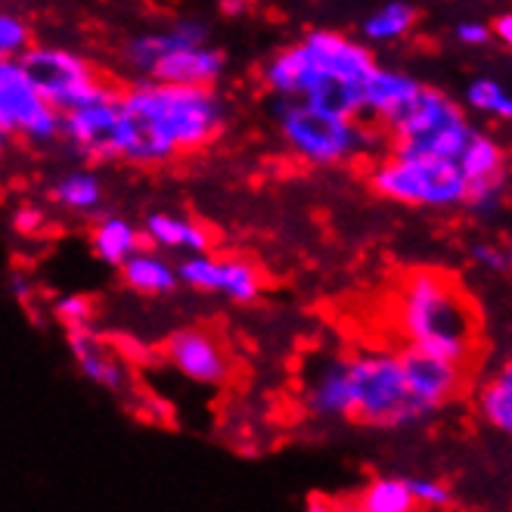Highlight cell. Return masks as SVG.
<instances>
[{"mask_svg":"<svg viewBox=\"0 0 512 512\" xmlns=\"http://www.w3.org/2000/svg\"><path fill=\"white\" fill-rule=\"evenodd\" d=\"M401 342L472 367L481 351V314L466 286L447 270H407L395 292Z\"/></svg>","mask_w":512,"mask_h":512,"instance_id":"1","label":"cell"},{"mask_svg":"<svg viewBox=\"0 0 512 512\" xmlns=\"http://www.w3.org/2000/svg\"><path fill=\"white\" fill-rule=\"evenodd\" d=\"M122 109L140 128L134 162H168L177 153H196L224 128V109L212 87L199 84H137L122 94Z\"/></svg>","mask_w":512,"mask_h":512,"instance_id":"2","label":"cell"},{"mask_svg":"<svg viewBox=\"0 0 512 512\" xmlns=\"http://www.w3.org/2000/svg\"><path fill=\"white\" fill-rule=\"evenodd\" d=\"M348 367L354 382V423L398 429L432 416L429 407L416 398L398 348L357 351L348 357Z\"/></svg>","mask_w":512,"mask_h":512,"instance_id":"3","label":"cell"},{"mask_svg":"<svg viewBox=\"0 0 512 512\" xmlns=\"http://www.w3.org/2000/svg\"><path fill=\"white\" fill-rule=\"evenodd\" d=\"M370 187L404 205H463L469 193V177L460 162L419 156V153H391L370 171Z\"/></svg>","mask_w":512,"mask_h":512,"instance_id":"4","label":"cell"},{"mask_svg":"<svg viewBox=\"0 0 512 512\" xmlns=\"http://www.w3.org/2000/svg\"><path fill=\"white\" fill-rule=\"evenodd\" d=\"M274 115L280 118L289 146L314 165L348 162L367 146V131L360 128L357 118L317 109L305 100L280 97L274 103Z\"/></svg>","mask_w":512,"mask_h":512,"instance_id":"5","label":"cell"},{"mask_svg":"<svg viewBox=\"0 0 512 512\" xmlns=\"http://www.w3.org/2000/svg\"><path fill=\"white\" fill-rule=\"evenodd\" d=\"M0 131L19 134L28 143H50L63 134V112L44 97L16 56H4L0 63Z\"/></svg>","mask_w":512,"mask_h":512,"instance_id":"6","label":"cell"},{"mask_svg":"<svg viewBox=\"0 0 512 512\" xmlns=\"http://www.w3.org/2000/svg\"><path fill=\"white\" fill-rule=\"evenodd\" d=\"M22 66L28 69L38 81V87L44 90V97L59 109L69 112L87 103H97L106 97H115L118 90L103 84L94 69H90L87 59L69 53V50H56V47H38V50H25Z\"/></svg>","mask_w":512,"mask_h":512,"instance_id":"7","label":"cell"},{"mask_svg":"<svg viewBox=\"0 0 512 512\" xmlns=\"http://www.w3.org/2000/svg\"><path fill=\"white\" fill-rule=\"evenodd\" d=\"M162 354L171 367H177L187 379L202 385H224L236 370L227 342L212 326L177 329V333L165 339Z\"/></svg>","mask_w":512,"mask_h":512,"instance_id":"8","label":"cell"},{"mask_svg":"<svg viewBox=\"0 0 512 512\" xmlns=\"http://www.w3.org/2000/svg\"><path fill=\"white\" fill-rule=\"evenodd\" d=\"M398 354H401V364L407 370V379L416 391V398L429 407V413H435L447 401H454L463 391L469 367L457 364V360L432 354L413 342H401Z\"/></svg>","mask_w":512,"mask_h":512,"instance_id":"9","label":"cell"},{"mask_svg":"<svg viewBox=\"0 0 512 512\" xmlns=\"http://www.w3.org/2000/svg\"><path fill=\"white\" fill-rule=\"evenodd\" d=\"M122 115V94L63 112V134L94 159H109V137Z\"/></svg>","mask_w":512,"mask_h":512,"instance_id":"10","label":"cell"},{"mask_svg":"<svg viewBox=\"0 0 512 512\" xmlns=\"http://www.w3.org/2000/svg\"><path fill=\"white\" fill-rule=\"evenodd\" d=\"M423 84L410 75L401 72H388V69H373V75L364 84V94H367V118L373 122L391 128L398 118L423 97Z\"/></svg>","mask_w":512,"mask_h":512,"instance_id":"11","label":"cell"},{"mask_svg":"<svg viewBox=\"0 0 512 512\" xmlns=\"http://www.w3.org/2000/svg\"><path fill=\"white\" fill-rule=\"evenodd\" d=\"M308 404L317 416H348L354 413V382L348 357H329L320 360L311 385H308Z\"/></svg>","mask_w":512,"mask_h":512,"instance_id":"12","label":"cell"},{"mask_svg":"<svg viewBox=\"0 0 512 512\" xmlns=\"http://www.w3.org/2000/svg\"><path fill=\"white\" fill-rule=\"evenodd\" d=\"M224 72V53L212 47H190V50H174L162 56L149 72L153 81L165 84H199L212 87Z\"/></svg>","mask_w":512,"mask_h":512,"instance_id":"13","label":"cell"},{"mask_svg":"<svg viewBox=\"0 0 512 512\" xmlns=\"http://www.w3.org/2000/svg\"><path fill=\"white\" fill-rule=\"evenodd\" d=\"M463 109L454 103V100H447L444 94H438V90H423V97H419L395 125H391V143H401V140H419V137H426L450 122H463Z\"/></svg>","mask_w":512,"mask_h":512,"instance_id":"14","label":"cell"},{"mask_svg":"<svg viewBox=\"0 0 512 512\" xmlns=\"http://www.w3.org/2000/svg\"><path fill=\"white\" fill-rule=\"evenodd\" d=\"M69 348L78 360V367L87 379H94L106 388H125V364L122 357L112 354L106 348V342L100 336H94V329L90 326H78V329H69Z\"/></svg>","mask_w":512,"mask_h":512,"instance_id":"15","label":"cell"},{"mask_svg":"<svg viewBox=\"0 0 512 512\" xmlns=\"http://www.w3.org/2000/svg\"><path fill=\"white\" fill-rule=\"evenodd\" d=\"M190 47H205V28L199 22H180V25L171 28V32L143 35V38L128 44L125 59L131 63L134 72L149 75L162 56H168L174 50H190Z\"/></svg>","mask_w":512,"mask_h":512,"instance_id":"16","label":"cell"},{"mask_svg":"<svg viewBox=\"0 0 512 512\" xmlns=\"http://www.w3.org/2000/svg\"><path fill=\"white\" fill-rule=\"evenodd\" d=\"M143 236L153 243L156 249H196V252H208L215 246V233L208 230L202 221H184V218H174V215H149L143 224Z\"/></svg>","mask_w":512,"mask_h":512,"instance_id":"17","label":"cell"},{"mask_svg":"<svg viewBox=\"0 0 512 512\" xmlns=\"http://www.w3.org/2000/svg\"><path fill=\"white\" fill-rule=\"evenodd\" d=\"M122 280L128 283V289H134L140 295H168V292H174L180 274L156 255L134 252L122 264Z\"/></svg>","mask_w":512,"mask_h":512,"instance_id":"18","label":"cell"},{"mask_svg":"<svg viewBox=\"0 0 512 512\" xmlns=\"http://www.w3.org/2000/svg\"><path fill=\"white\" fill-rule=\"evenodd\" d=\"M354 509L364 512H413L416 497L410 491V481L401 478H373L370 485L357 494Z\"/></svg>","mask_w":512,"mask_h":512,"instance_id":"19","label":"cell"},{"mask_svg":"<svg viewBox=\"0 0 512 512\" xmlns=\"http://www.w3.org/2000/svg\"><path fill=\"white\" fill-rule=\"evenodd\" d=\"M140 249V233L125 218H106L94 230V252L100 261L122 267Z\"/></svg>","mask_w":512,"mask_h":512,"instance_id":"20","label":"cell"},{"mask_svg":"<svg viewBox=\"0 0 512 512\" xmlns=\"http://www.w3.org/2000/svg\"><path fill=\"white\" fill-rule=\"evenodd\" d=\"M416 22V10L410 4H401V0H391L379 13H373L364 22V38L385 44V41H398L404 38Z\"/></svg>","mask_w":512,"mask_h":512,"instance_id":"21","label":"cell"},{"mask_svg":"<svg viewBox=\"0 0 512 512\" xmlns=\"http://www.w3.org/2000/svg\"><path fill=\"white\" fill-rule=\"evenodd\" d=\"M478 407H481V416H485L494 429L512 435V373L500 370L485 388H481Z\"/></svg>","mask_w":512,"mask_h":512,"instance_id":"22","label":"cell"},{"mask_svg":"<svg viewBox=\"0 0 512 512\" xmlns=\"http://www.w3.org/2000/svg\"><path fill=\"white\" fill-rule=\"evenodd\" d=\"M264 286V274L246 258H224V280H221V292L230 295L239 305H249V301L258 298Z\"/></svg>","mask_w":512,"mask_h":512,"instance_id":"23","label":"cell"},{"mask_svg":"<svg viewBox=\"0 0 512 512\" xmlns=\"http://www.w3.org/2000/svg\"><path fill=\"white\" fill-rule=\"evenodd\" d=\"M509 190V174L506 168H497L491 174H481L469 180V193H466V208H472L475 215H491L500 208L503 196Z\"/></svg>","mask_w":512,"mask_h":512,"instance_id":"24","label":"cell"},{"mask_svg":"<svg viewBox=\"0 0 512 512\" xmlns=\"http://www.w3.org/2000/svg\"><path fill=\"white\" fill-rule=\"evenodd\" d=\"M460 165L466 171V177H481V174H491L497 168H506V159H503V149L497 140H491L488 134H472L469 146L463 149V156H460Z\"/></svg>","mask_w":512,"mask_h":512,"instance_id":"25","label":"cell"},{"mask_svg":"<svg viewBox=\"0 0 512 512\" xmlns=\"http://www.w3.org/2000/svg\"><path fill=\"white\" fill-rule=\"evenodd\" d=\"M53 199L72 212H90L100 202V180L94 174H69L56 184Z\"/></svg>","mask_w":512,"mask_h":512,"instance_id":"26","label":"cell"},{"mask_svg":"<svg viewBox=\"0 0 512 512\" xmlns=\"http://www.w3.org/2000/svg\"><path fill=\"white\" fill-rule=\"evenodd\" d=\"M180 280L187 286L199 289V292H221V280H224V258H212V255H193L184 264L177 267Z\"/></svg>","mask_w":512,"mask_h":512,"instance_id":"27","label":"cell"},{"mask_svg":"<svg viewBox=\"0 0 512 512\" xmlns=\"http://www.w3.org/2000/svg\"><path fill=\"white\" fill-rule=\"evenodd\" d=\"M466 103L478 112H491L494 118H500V122H509L512 118V97L491 78L472 81L466 90Z\"/></svg>","mask_w":512,"mask_h":512,"instance_id":"28","label":"cell"},{"mask_svg":"<svg viewBox=\"0 0 512 512\" xmlns=\"http://www.w3.org/2000/svg\"><path fill=\"white\" fill-rule=\"evenodd\" d=\"M32 44V35H28V25L16 16H0V53L4 56H22Z\"/></svg>","mask_w":512,"mask_h":512,"instance_id":"29","label":"cell"},{"mask_svg":"<svg viewBox=\"0 0 512 512\" xmlns=\"http://www.w3.org/2000/svg\"><path fill=\"white\" fill-rule=\"evenodd\" d=\"M56 317L63 320L66 329L90 326V320H94V301L87 295H69L63 301H56Z\"/></svg>","mask_w":512,"mask_h":512,"instance_id":"30","label":"cell"},{"mask_svg":"<svg viewBox=\"0 0 512 512\" xmlns=\"http://www.w3.org/2000/svg\"><path fill=\"white\" fill-rule=\"evenodd\" d=\"M410 491L416 497L419 509H447L454 503V494H450L441 481H429V478H413L410 481Z\"/></svg>","mask_w":512,"mask_h":512,"instance_id":"31","label":"cell"},{"mask_svg":"<svg viewBox=\"0 0 512 512\" xmlns=\"http://www.w3.org/2000/svg\"><path fill=\"white\" fill-rule=\"evenodd\" d=\"M41 224H44V215H41V208H35V205H22V208H16V212H13V227L19 233H25V236L38 233Z\"/></svg>","mask_w":512,"mask_h":512,"instance_id":"32","label":"cell"},{"mask_svg":"<svg viewBox=\"0 0 512 512\" xmlns=\"http://www.w3.org/2000/svg\"><path fill=\"white\" fill-rule=\"evenodd\" d=\"M457 38L469 47H481V44H488L494 38V28L491 25H481V22H463L457 28Z\"/></svg>","mask_w":512,"mask_h":512,"instance_id":"33","label":"cell"},{"mask_svg":"<svg viewBox=\"0 0 512 512\" xmlns=\"http://www.w3.org/2000/svg\"><path fill=\"white\" fill-rule=\"evenodd\" d=\"M472 258H475L478 264L491 267V270H506V267H509V255H500L494 246H475V249H472Z\"/></svg>","mask_w":512,"mask_h":512,"instance_id":"34","label":"cell"},{"mask_svg":"<svg viewBox=\"0 0 512 512\" xmlns=\"http://www.w3.org/2000/svg\"><path fill=\"white\" fill-rule=\"evenodd\" d=\"M491 28H494V38H497L506 50H512V13L497 16Z\"/></svg>","mask_w":512,"mask_h":512,"instance_id":"35","label":"cell"},{"mask_svg":"<svg viewBox=\"0 0 512 512\" xmlns=\"http://www.w3.org/2000/svg\"><path fill=\"white\" fill-rule=\"evenodd\" d=\"M249 10V0H221V13L224 16H239Z\"/></svg>","mask_w":512,"mask_h":512,"instance_id":"36","label":"cell"},{"mask_svg":"<svg viewBox=\"0 0 512 512\" xmlns=\"http://www.w3.org/2000/svg\"><path fill=\"white\" fill-rule=\"evenodd\" d=\"M503 370H506V373H512V357L506 360V367H503Z\"/></svg>","mask_w":512,"mask_h":512,"instance_id":"37","label":"cell"},{"mask_svg":"<svg viewBox=\"0 0 512 512\" xmlns=\"http://www.w3.org/2000/svg\"><path fill=\"white\" fill-rule=\"evenodd\" d=\"M509 267H512V249H509Z\"/></svg>","mask_w":512,"mask_h":512,"instance_id":"38","label":"cell"}]
</instances>
